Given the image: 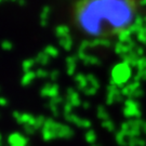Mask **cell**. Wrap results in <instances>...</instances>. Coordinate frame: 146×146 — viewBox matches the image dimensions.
I'll return each instance as SVG.
<instances>
[{
  "label": "cell",
  "instance_id": "obj_1",
  "mask_svg": "<svg viewBox=\"0 0 146 146\" xmlns=\"http://www.w3.org/2000/svg\"><path fill=\"white\" fill-rule=\"evenodd\" d=\"M140 11L141 0H74L70 22L88 39H117L134 27Z\"/></svg>",
  "mask_w": 146,
  "mask_h": 146
}]
</instances>
